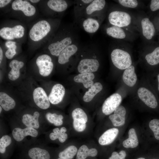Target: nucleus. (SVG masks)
<instances>
[{
    "instance_id": "obj_1",
    "label": "nucleus",
    "mask_w": 159,
    "mask_h": 159,
    "mask_svg": "<svg viewBox=\"0 0 159 159\" xmlns=\"http://www.w3.org/2000/svg\"><path fill=\"white\" fill-rule=\"evenodd\" d=\"M60 23L59 19L52 18L36 21L28 32L29 46L35 48L44 46L54 34Z\"/></svg>"
},
{
    "instance_id": "obj_2",
    "label": "nucleus",
    "mask_w": 159,
    "mask_h": 159,
    "mask_svg": "<svg viewBox=\"0 0 159 159\" xmlns=\"http://www.w3.org/2000/svg\"><path fill=\"white\" fill-rule=\"evenodd\" d=\"M74 32L69 27L59 26L52 37L44 46L52 56L58 57L60 52L68 46L77 41Z\"/></svg>"
},
{
    "instance_id": "obj_3",
    "label": "nucleus",
    "mask_w": 159,
    "mask_h": 159,
    "mask_svg": "<svg viewBox=\"0 0 159 159\" xmlns=\"http://www.w3.org/2000/svg\"><path fill=\"white\" fill-rule=\"evenodd\" d=\"M22 22L6 24L0 29V36L6 41H21L24 38L26 33V28Z\"/></svg>"
},
{
    "instance_id": "obj_4",
    "label": "nucleus",
    "mask_w": 159,
    "mask_h": 159,
    "mask_svg": "<svg viewBox=\"0 0 159 159\" xmlns=\"http://www.w3.org/2000/svg\"><path fill=\"white\" fill-rule=\"evenodd\" d=\"M11 8L13 13H16V14L19 16H20L25 20H32L37 15L36 7L29 1L14 0L11 4Z\"/></svg>"
},
{
    "instance_id": "obj_5",
    "label": "nucleus",
    "mask_w": 159,
    "mask_h": 159,
    "mask_svg": "<svg viewBox=\"0 0 159 159\" xmlns=\"http://www.w3.org/2000/svg\"><path fill=\"white\" fill-rule=\"evenodd\" d=\"M39 6L44 13L51 17H55L64 12L70 4L65 0H49L40 1Z\"/></svg>"
},
{
    "instance_id": "obj_6",
    "label": "nucleus",
    "mask_w": 159,
    "mask_h": 159,
    "mask_svg": "<svg viewBox=\"0 0 159 159\" xmlns=\"http://www.w3.org/2000/svg\"><path fill=\"white\" fill-rule=\"evenodd\" d=\"M71 116L72 127L74 131L82 133L86 131L89 122L85 111L80 108H76L72 110Z\"/></svg>"
},
{
    "instance_id": "obj_7",
    "label": "nucleus",
    "mask_w": 159,
    "mask_h": 159,
    "mask_svg": "<svg viewBox=\"0 0 159 159\" xmlns=\"http://www.w3.org/2000/svg\"><path fill=\"white\" fill-rule=\"evenodd\" d=\"M111 58L114 65L119 69H126L132 63V59L129 53L120 49H115L111 54Z\"/></svg>"
},
{
    "instance_id": "obj_8",
    "label": "nucleus",
    "mask_w": 159,
    "mask_h": 159,
    "mask_svg": "<svg viewBox=\"0 0 159 159\" xmlns=\"http://www.w3.org/2000/svg\"><path fill=\"white\" fill-rule=\"evenodd\" d=\"M35 62L39 73L42 76L46 77L51 74L54 64L50 55L46 54H41L37 58Z\"/></svg>"
},
{
    "instance_id": "obj_9",
    "label": "nucleus",
    "mask_w": 159,
    "mask_h": 159,
    "mask_svg": "<svg viewBox=\"0 0 159 159\" xmlns=\"http://www.w3.org/2000/svg\"><path fill=\"white\" fill-rule=\"evenodd\" d=\"M106 1L104 0H93L80 13L76 18L80 19L92 16H98L99 13L105 8Z\"/></svg>"
},
{
    "instance_id": "obj_10",
    "label": "nucleus",
    "mask_w": 159,
    "mask_h": 159,
    "mask_svg": "<svg viewBox=\"0 0 159 159\" xmlns=\"http://www.w3.org/2000/svg\"><path fill=\"white\" fill-rule=\"evenodd\" d=\"M108 20L112 25L121 28L129 25L131 22V18L130 15L126 12L114 11L109 13Z\"/></svg>"
},
{
    "instance_id": "obj_11",
    "label": "nucleus",
    "mask_w": 159,
    "mask_h": 159,
    "mask_svg": "<svg viewBox=\"0 0 159 159\" xmlns=\"http://www.w3.org/2000/svg\"><path fill=\"white\" fill-rule=\"evenodd\" d=\"M122 100L121 95L118 93L112 94L107 97L102 106V111L105 115H111L120 105Z\"/></svg>"
},
{
    "instance_id": "obj_12",
    "label": "nucleus",
    "mask_w": 159,
    "mask_h": 159,
    "mask_svg": "<svg viewBox=\"0 0 159 159\" xmlns=\"http://www.w3.org/2000/svg\"><path fill=\"white\" fill-rule=\"evenodd\" d=\"M80 46L77 41L64 49L57 57L58 63L60 65H64L69 62L71 58L80 49Z\"/></svg>"
},
{
    "instance_id": "obj_13",
    "label": "nucleus",
    "mask_w": 159,
    "mask_h": 159,
    "mask_svg": "<svg viewBox=\"0 0 159 159\" xmlns=\"http://www.w3.org/2000/svg\"><path fill=\"white\" fill-rule=\"evenodd\" d=\"M33 97L36 105L41 109L46 110L49 107L48 97L42 88L38 87L35 88L33 92Z\"/></svg>"
},
{
    "instance_id": "obj_14",
    "label": "nucleus",
    "mask_w": 159,
    "mask_h": 159,
    "mask_svg": "<svg viewBox=\"0 0 159 159\" xmlns=\"http://www.w3.org/2000/svg\"><path fill=\"white\" fill-rule=\"evenodd\" d=\"M100 66L98 60L96 59L85 58L81 59L77 67L80 73L92 72L97 71Z\"/></svg>"
},
{
    "instance_id": "obj_15",
    "label": "nucleus",
    "mask_w": 159,
    "mask_h": 159,
    "mask_svg": "<svg viewBox=\"0 0 159 159\" xmlns=\"http://www.w3.org/2000/svg\"><path fill=\"white\" fill-rule=\"evenodd\" d=\"M137 94L140 99L148 106L154 109L157 107L158 102L155 97L147 88L140 87L138 90Z\"/></svg>"
},
{
    "instance_id": "obj_16",
    "label": "nucleus",
    "mask_w": 159,
    "mask_h": 159,
    "mask_svg": "<svg viewBox=\"0 0 159 159\" xmlns=\"http://www.w3.org/2000/svg\"><path fill=\"white\" fill-rule=\"evenodd\" d=\"M98 16L83 18L79 20L82 27L86 32L93 34L98 30L100 25Z\"/></svg>"
},
{
    "instance_id": "obj_17",
    "label": "nucleus",
    "mask_w": 159,
    "mask_h": 159,
    "mask_svg": "<svg viewBox=\"0 0 159 159\" xmlns=\"http://www.w3.org/2000/svg\"><path fill=\"white\" fill-rule=\"evenodd\" d=\"M65 92V88L62 85L59 83L54 85L48 96L50 103L53 105H57L61 102L64 97Z\"/></svg>"
},
{
    "instance_id": "obj_18",
    "label": "nucleus",
    "mask_w": 159,
    "mask_h": 159,
    "mask_svg": "<svg viewBox=\"0 0 159 159\" xmlns=\"http://www.w3.org/2000/svg\"><path fill=\"white\" fill-rule=\"evenodd\" d=\"M98 153L96 148H89L83 144L79 148L74 159H96Z\"/></svg>"
},
{
    "instance_id": "obj_19",
    "label": "nucleus",
    "mask_w": 159,
    "mask_h": 159,
    "mask_svg": "<svg viewBox=\"0 0 159 159\" xmlns=\"http://www.w3.org/2000/svg\"><path fill=\"white\" fill-rule=\"evenodd\" d=\"M126 114L125 107L120 105L115 110L113 114L110 115L109 118L114 126H121L125 124Z\"/></svg>"
},
{
    "instance_id": "obj_20",
    "label": "nucleus",
    "mask_w": 159,
    "mask_h": 159,
    "mask_svg": "<svg viewBox=\"0 0 159 159\" xmlns=\"http://www.w3.org/2000/svg\"><path fill=\"white\" fill-rule=\"evenodd\" d=\"M38 134V132L36 130L29 127H26L23 129L16 127L14 128L12 132V135L14 138L18 142L22 141L25 137L28 135L33 137H37Z\"/></svg>"
},
{
    "instance_id": "obj_21",
    "label": "nucleus",
    "mask_w": 159,
    "mask_h": 159,
    "mask_svg": "<svg viewBox=\"0 0 159 159\" xmlns=\"http://www.w3.org/2000/svg\"><path fill=\"white\" fill-rule=\"evenodd\" d=\"M118 129L115 127L110 128L104 132L99 137V144L101 145H106L112 143L117 137Z\"/></svg>"
},
{
    "instance_id": "obj_22",
    "label": "nucleus",
    "mask_w": 159,
    "mask_h": 159,
    "mask_svg": "<svg viewBox=\"0 0 159 159\" xmlns=\"http://www.w3.org/2000/svg\"><path fill=\"white\" fill-rule=\"evenodd\" d=\"M9 66L11 69L8 73V78L12 81L16 80L20 76V70L24 66V62L22 61L14 59L11 61Z\"/></svg>"
},
{
    "instance_id": "obj_23",
    "label": "nucleus",
    "mask_w": 159,
    "mask_h": 159,
    "mask_svg": "<svg viewBox=\"0 0 159 159\" xmlns=\"http://www.w3.org/2000/svg\"><path fill=\"white\" fill-rule=\"evenodd\" d=\"M39 113L38 111L35 112L33 115L25 114L22 117V122L27 127L37 129L39 127Z\"/></svg>"
},
{
    "instance_id": "obj_24",
    "label": "nucleus",
    "mask_w": 159,
    "mask_h": 159,
    "mask_svg": "<svg viewBox=\"0 0 159 159\" xmlns=\"http://www.w3.org/2000/svg\"><path fill=\"white\" fill-rule=\"evenodd\" d=\"M124 83L128 86L132 87L137 81V76L135 72L134 67L131 65L124 71L122 76Z\"/></svg>"
},
{
    "instance_id": "obj_25",
    "label": "nucleus",
    "mask_w": 159,
    "mask_h": 159,
    "mask_svg": "<svg viewBox=\"0 0 159 159\" xmlns=\"http://www.w3.org/2000/svg\"><path fill=\"white\" fill-rule=\"evenodd\" d=\"M94 78V74L92 72H84L75 76L74 80L75 82L82 83L85 88H88L94 84L93 80Z\"/></svg>"
},
{
    "instance_id": "obj_26",
    "label": "nucleus",
    "mask_w": 159,
    "mask_h": 159,
    "mask_svg": "<svg viewBox=\"0 0 159 159\" xmlns=\"http://www.w3.org/2000/svg\"><path fill=\"white\" fill-rule=\"evenodd\" d=\"M142 33L143 36L148 39H150L155 34V29L152 22L148 18L143 19L141 21Z\"/></svg>"
},
{
    "instance_id": "obj_27",
    "label": "nucleus",
    "mask_w": 159,
    "mask_h": 159,
    "mask_svg": "<svg viewBox=\"0 0 159 159\" xmlns=\"http://www.w3.org/2000/svg\"><path fill=\"white\" fill-rule=\"evenodd\" d=\"M0 105L6 111L14 109L16 105L14 100L6 93L0 92Z\"/></svg>"
},
{
    "instance_id": "obj_28",
    "label": "nucleus",
    "mask_w": 159,
    "mask_h": 159,
    "mask_svg": "<svg viewBox=\"0 0 159 159\" xmlns=\"http://www.w3.org/2000/svg\"><path fill=\"white\" fill-rule=\"evenodd\" d=\"M102 89L103 86L101 83L99 82L94 83L88 90L85 93L83 97V101L86 102H90Z\"/></svg>"
},
{
    "instance_id": "obj_29",
    "label": "nucleus",
    "mask_w": 159,
    "mask_h": 159,
    "mask_svg": "<svg viewBox=\"0 0 159 159\" xmlns=\"http://www.w3.org/2000/svg\"><path fill=\"white\" fill-rule=\"evenodd\" d=\"M67 131V129L64 127H62L60 129L55 128L53 129V132L50 134L49 138L52 140L58 139L60 142L64 143L68 138V135L66 133Z\"/></svg>"
},
{
    "instance_id": "obj_30",
    "label": "nucleus",
    "mask_w": 159,
    "mask_h": 159,
    "mask_svg": "<svg viewBox=\"0 0 159 159\" xmlns=\"http://www.w3.org/2000/svg\"><path fill=\"white\" fill-rule=\"evenodd\" d=\"M28 154L32 159H50V156L47 150L35 147L30 149Z\"/></svg>"
},
{
    "instance_id": "obj_31",
    "label": "nucleus",
    "mask_w": 159,
    "mask_h": 159,
    "mask_svg": "<svg viewBox=\"0 0 159 159\" xmlns=\"http://www.w3.org/2000/svg\"><path fill=\"white\" fill-rule=\"evenodd\" d=\"M128 134V138L123 141V146L126 148L136 147L138 144V140L135 129L133 128L130 129Z\"/></svg>"
},
{
    "instance_id": "obj_32",
    "label": "nucleus",
    "mask_w": 159,
    "mask_h": 159,
    "mask_svg": "<svg viewBox=\"0 0 159 159\" xmlns=\"http://www.w3.org/2000/svg\"><path fill=\"white\" fill-rule=\"evenodd\" d=\"M78 149V148L74 145H70L59 152L58 157L66 159H74Z\"/></svg>"
},
{
    "instance_id": "obj_33",
    "label": "nucleus",
    "mask_w": 159,
    "mask_h": 159,
    "mask_svg": "<svg viewBox=\"0 0 159 159\" xmlns=\"http://www.w3.org/2000/svg\"><path fill=\"white\" fill-rule=\"evenodd\" d=\"M19 43L14 41H6L4 45L7 49L5 53V55L6 58L11 59L15 55L18 46H20L18 44Z\"/></svg>"
},
{
    "instance_id": "obj_34",
    "label": "nucleus",
    "mask_w": 159,
    "mask_h": 159,
    "mask_svg": "<svg viewBox=\"0 0 159 159\" xmlns=\"http://www.w3.org/2000/svg\"><path fill=\"white\" fill-rule=\"evenodd\" d=\"M107 35L117 39H123L126 37L124 31L121 28L115 26L107 27L106 29Z\"/></svg>"
},
{
    "instance_id": "obj_35",
    "label": "nucleus",
    "mask_w": 159,
    "mask_h": 159,
    "mask_svg": "<svg viewBox=\"0 0 159 159\" xmlns=\"http://www.w3.org/2000/svg\"><path fill=\"white\" fill-rule=\"evenodd\" d=\"M46 117L50 123L56 126H60L63 124V116L62 115H57L56 113L47 112L46 114Z\"/></svg>"
},
{
    "instance_id": "obj_36",
    "label": "nucleus",
    "mask_w": 159,
    "mask_h": 159,
    "mask_svg": "<svg viewBox=\"0 0 159 159\" xmlns=\"http://www.w3.org/2000/svg\"><path fill=\"white\" fill-rule=\"evenodd\" d=\"M148 63L151 65H155L159 63V47L155 48L151 53L148 54L145 56Z\"/></svg>"
},
{
    "instance_id": "obj_37",
    "label": "nucleus",
    "mask_w": 159,
    "mask_h": 159,
    "mask_svg": "<svg viewBox=\"0 0 159 159\" xmlns=\"http://www.w3.org/2000/svg\"><path fill=\"white\" fill-rule=\"evenodd\" d=\"M93 0H76L74 3V12L77 18L80 12Z\"/></svg>"
},
{
    "instance_id": "obj_38",
    "label": "nucleus",
    "mask_w": 159,
    "mask_h": 159,
    "mask_svg": "<svg viewBox=\"0 0 159 159\" xmlns=\"http://www.w3.org/2000/svg\"><path fill=\"white\" fill-rule=\"evenodd\" d=\"M11 143V137L8 135H5L1 137L0 139V153H4L6 151V148L9 146Z\"/></svg>"
},
{
    "instance_id": "obj_39",
    "label": "nucleus",
    "mask_w": 159,
    "mask_h": 159,
    "mask_svg": "<svg viewBox=\"0 0 159 159\" xmlns=\"http://www.w3.org/2000/svg\"><path fill=\"white\" fill-rule=\"evenodd\" d=\"M149 127L154 133L155 138L159 140V120L154 119L149 123Z\"/></svg>"
},
{
    "instance_id": "obj_40",
    "label": "nucleus",
    "mask_w": 159,
    "mask_h": 159,
    "mask_svg": "<svg viewBox=\"0 0 159 159\" xmlns=\"http://www.w3.org/2000/svg\"><path fill=\"white\" fill-rule=\"evenodd\" d=\"M118 1L122 6L130 8H135L138 4V1L136 0H119Z\"/></svg>"
},
{
    "instance_id": "obj_41",
    "label": "nucleus",
    "mask_w": 159,
    "mask_h": 159,
    "mask_svg": "<svg viewBox=\"0 0 159 159\" xmlns=\"http://www.w3.org/2000/svg\"><path fill=\"white\" fill-rule=\"evenodd\" d=\"M126 156V153L124 150H121L119 153L114 151L108 159H125Z\"/></svg>"
},
{
    "instance_id": "obj_42",
    "label": "nucleus",
    "mask_w": 159,
    "mask_h": 159,
    "mask_svg": "<svg viewBox=\"0 0 159 159\" xmlns=\"http://www.w3.org/2000/svg\"><path fill=\"white\" fill-rule=\"evenodd\" d=\"M150 8L152 11H155L159 9V0L151 1Z\"/></svg>"
},
{
    "instance_id": "obj_43",
    "label": "nucleus",
    "mask_w": 159,
    "mask_h": 159,
    "mask_svg": "<svg viewBox=\"0 0 159 159\" xmlns=\"http://www.w3.org/2000/svg\"><path fill=\"white\" fill-rule=\"evenodd\" d=\"M13 1L11 0H0V8L1 9L4 8L11 4Z\"/></svg>"
},
{
    "instance_id": "obj_44",
    "label": "nucleus",
    "mask_w": 159,
    "mask_h": 159,
    "mask_svg": "<svg viewBox=\"0 0 159 159\" xmlns=\"http://www.w3.org/2000/svg\"><path fill=\"white\" fill-rule=\"evenodd\" d=\"M2 45L0 46V64H1L4 58V50Z\"/></svg>"
},
{
    "instance_id": "obj_45",
    "label": "nucleus",
    "mask_w": 159,
    "mask_h": 159,
    "mask_svg": "<svg viewBox=\"0 0 159 159\" xmlns=\"http://www.w3.org/2000/svg\"><path fill=\"white\" fill-rule=\"evenodd\" d=\"M29 1L31 3H37L39 2H40V0H30Z\"/></svg>"
},
{
    "instance_id": "obj_46",
    "label": "nucleus",
    "mask_w": 159,
    "mask_h": 159,
    "mask_svg": "<svg viewBox=\"0 0 159 159\" xmlns=\"http://www.w3.org/2000/svg\"><path fill=\"white\" fill-rule=\"evenodd\" d=\"M158 80V89L159 91V74H158L157 76Z\"/></svg>"
},
{
    "instance_id": "obj_47",
    "label": "nucleus",
    "mask_w": 159,
    "mask_h": 159,
    "mask_svg": "<svg viewBox=\"0 0 159 159\" xmlns=\"http://www.w3.org/2000/svg\"><path fill=\"white\" fill-rule=\"evenodd\" d=\"M2 107L0 106V113H1V111L2 110Z\"/></svg>"
},
{
    "instance_id": "obj_48",
    "label": "nucleus",
    "mask_w": 159,
    "mask_h": 159,
    "mask_svg": "<svg viewBox=\"0 0 159 159\" xmlns=\"http://www.w3.org/2000/svg\"><path fill=\"white\" fill-rule=\"evenodd\" d=\"M137 159H145L143 158H137Z\"/></svg>"
},
{
    "instance_id": "obj_49",
    "label": "nucleus",
    "mask_w": 159,
    "mask_h": 159,
    "mask_svg": "<svg viewBox=\"0 0 159 159\" xmlns=\"http://www.w3.org/2000/svg\"><path fill=\"white\" fill-rule=\"evenodd\" d=\"M57 159H66L59 158Z\"/></svg>"
},
{
    "instance_id": "obj_50",
    "label": "nucleus",
    "mask_w": 159,
    "mask_h": 159,
    "mask_svg": "<svg viewBox=\"0 0 159 159\" xmlns=\"http://www.w3.org/2000/svg\"></svg>"
}]
</instances>
